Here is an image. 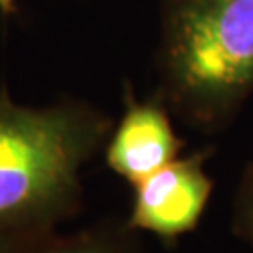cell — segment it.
Instances as JSON below:
<instances>
[{"mask_svg":"<svg viewBox=\"0 0 253 253\" xmlns=\"http://www.w3.org/2000/svg\"><path fill=\"white\" fill-rule=\"evenodd\" d=\"M111 118L81 101L23 105L0 92V240L54 233L83 195Z\"/></svg>","mask_w":253,"mask_h":253,"instance_id":"cell-1","label":"cell"},{"mask_svg":"<svg viewBox=\"0 0 253 253\" xmlns=\"http://www.w3.org/2000/svg\"><path fill=\"white\" fill-rule=\"evenodd\" d=\"M165 94L212 127L253 90V0H172L163 23Z\"/></svg>","mask_w":253,"mask_h":253,"instance_id":"cell-2","label":"cell"},{"mask_svg":"<svg viewBox=\"0 0 253 253\" xmlns=\"http://www.w3.org/2000/svg\"><path fill=\"white\" fill-rule=\"evenodd\" d=\"M0 253H133L124 236L111 229H90L77 235L54 233L0 240Z\"/></svg>","mask_w":253,"mask_h":253,"instance_id":"cell-5","label":"cell"},{"mask_svg":"<svg viewBox=\"0 0 253 253\" xmlns=\"http://www.w3.org/2000/svg\"><path fill=\"white\" fill-rule=\"evenodd\" d=\"M212 188V178L205 171V154L176 158L133 184L127 227L160 238H178L199 225Z\"/></svg>","mask_w":253,"mask_h":253,"instance_id":"cell-3","label":"cell"},{"mask_svg":"<svg viewBox=\"0 0 253 253\" xmlns=\"http://www.w3.org/2000/svg\"><path fill=\"white\" fill-rule=\"evenodd\" d=\"M182 146L162 103L127 92L124 113L105 143V163L133 186L180 158Z\"/></svg>","mask_w":253,"mask_h":253,"instance_id":"cell-4","label":"cell"},{"mask_svg":"<svg viewBox=\"0 0 253 253\" xmlns=\"http://www.w3.org/2000/svg\"><path fill=\"white\" fill-rule=\"evenodd\" d=\"M235 231L248 244L253 246V165L244 171L235 203Z\"/></svg>","mask_w":253,"mask_h":253,"instance_id":"cell-6","label":"cell"},{"mask_svg":"<svg viewBox=\"0 0 253 253\" xmlns=\"http://www.w3.org/2000/svg\"><path fill=\"white\" fill-rule=\"evenodd\" d=\"M17 8V0H0V11L2 13H13Z\"/></svg>","mask_w":253,"mask_h":253,"instance_id":"cell-7","label":"cell"}]
</instances>
